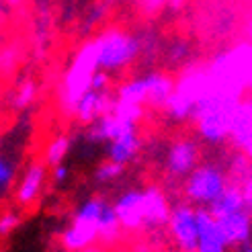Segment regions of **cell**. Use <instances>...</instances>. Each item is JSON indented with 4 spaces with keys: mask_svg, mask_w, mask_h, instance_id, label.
Segmentation results:
<instances>
[{
    "mask_svg": "<svg viewBox=\"0 0 252 252\" xmlns=\"http://www.w3.org/2000/svg\"><path fill=\"white\" fill-rule=\"evenodd\" d=\"M166 230L179 252H197V246H199L197 207L193 203H189V201H176V203H172Z\"/></svg>",
    "mask_w": 252,
    "mask_h": 252,
    "instance_id": "9c48e42d",
    "label": "cell"
},
{
    "mask_svg": "<svg viewBox=\"0 0 252 252\" xmlns=\"http://www.w3.org/2000/svg\"><path fill=\"white\" fill-rule=\"evenodd\" d=\"M98 68L107 74H119L131 68L142 58L140 35L123 27H105L94 37Z\"/></svg>",
    "mask_w": 252,
    "mask_h": 252,
    "instance_id": "5b68a950",
    "label": "cell"
},
{
    "mask_svg": "<svg viewBox=\"0 0 252 252\" xmlns=\"http://www.w3.org/2000/svg\"><path fill=\"white\" fill-rule=\"evenodd\" d=\"M115 107V91H88L74 111V121L80 127H91L93 123L103 119Z\"/></svg>",
    "mask_w": 252,
    "mask_h": 252,
    "instance_id": "5bb4252c",
    "label": "cell"
},
{
    "mask_svg": "<svg viewBox=\"0 0 252 252\" xmlns=\"http://www.w3.org/2000/svg\"><path fill=\"white\" fill-rule=\"evenodd\" d=\"M17 170H19V164L10 154L0 156V197L2 199H6V195L12 191V187L17 185L19 181Z\"/></svg>",
    "mask_w": 252,
    "mask_h": 252,
    "instance_id": "44dd1931",
    "label": "cell"
},
{
    "mask_svg": "<svg viewBox=\"0 0 252 252\" xmlns=\"http://www.w3.org/2000/svg\"><path fill=\"white\" fill-rule=\"evenodd\" d=\"M68 176H70V170H68V166L64 164V162H62V164L52 168V172H49V181H52V185H56V187H62L68 181Z\"/></svg>",
    "mask_w": 252,
    "mask_h": 252,
    "instance_id": "f1b7e54d",
    "label": "cell"
},
{
    "mask_svg": "<svg viewBox=\"0 0 252 252\" xmlns=\"http://www.w3.org/2000/svg\"><path fill=\"white\" fill-rule=\"evenodd\" d=\"M199 218V246L197 252H230V244L220 228L218 220L207 207H197Z\"/></svg>",
    "mask_w": 252,
    "mask_h": 252,
    "instance_id": "2e32d148",
    "label": "cell"
},
{
    "mask_svg": "<svg viewBox=\"0 0 252 252\" xmlns=\"http://www.w3.org/2000/svg\"><path fill=\"white\" fill-rule=\"evenodd\" d=\"M168 6H172L174 10H176V8H181V6H183V0H170V4H168Z\"/></svg>",
    "mask_w": 252,
    "mask_h": 252,
    "instance_id": "e575fe53",
    "label": "cell"
},
{
    "mask_svg": "<svg viewBox=\"0 0 252 252\" xmlns=\"http://www.w3.org/2000/svg\"><path fill=\"white\" fill-rule=\"evenodd\" d=\"M49 168L45 164V160H31L27 166L23 168V172L19 174V181L15 185V191H12V197H15V205L19 209H31L39 203V199L45 191V185L49 181Z\"/></svg>",
    "mask_w": 252,
    "mask_h": 252,
    "instance_id": "8fae6325",
    "label": "cell"
},
{
    "mask_svg": "<svg viewBox=\"0 0 252 252\" xmlns=\"http://www.w3.org/2000/svg\"><path fill=\"white\" fill-rule=\"evenodd\" d=\"M170 4V0H135V8L144 19H152L160 15Z\"/></svg>",
    "mask_w": 252,
    "mask_h": 252,
    "instance_id": "484cf974",
    "label": "cell"
},
{
    "mask_svg": "<svg viewBox=\"0 0 252 252\" xmlns=\"http://www.w3.org/2000/svg\"><path fill=\"white\" fill-rule=\"evenodd\" d=\"M140 150H142V135L140 129H133L107 144V158L121 166H127L137 158Z\"/></svg>",
    "mask_w": 252,
    "mask_h": 252,
    "instance_id": "ac0fdd59",
    "label": "cell"
},
{
    "mask_svg": "<svg viewBox=\"0 0 252 252\" xmlns=\"http://www.w3.org/2000/svg\"><path fill=\"white\" fill-rule=\"evenodd\" d=\"M242 98L244 96L236 93L213 86V91L199 100L191 117V125L195 127L199 140L209 146L228 144L236 111Z\"/></svg>",
    "mask_w": 252,
    "mask_h": 252,
    "instance_id": "6da1fadb",
    "label": "cell"
},
{
    "mask_svg": "<svg viewBox=\"0 0 252 252\" xmlns=\"http://www.w3.org/2000/svg\"><path fill=\"white\" fill-rule=\"evenodd\" d=\"M234 250H236V252H252V240H248V242H244V244H240V246H236Z\"/></svg>",
    "mask_w": 252,
    "mask_h": 252,
    "instance_id": "d6a6232c",
    "label": "cell"
},
{
    "mask_svg": "<svg viewBox=\"0 0 252 252\" xmlns=\"http://www.w3.org/2000/svg\"><path fill=\"white\" fill-rule=\"evenodd\" d=\"M93 91H111V74H107L105 70H98L93 78Z\"/></svg>",
    "mask_w": 252,
    "mask_h": 252,
    "instance_id": "f546056e",
    "label": "cell"
},
{
    "mask_svg": "<svg viewBox=\"0 0 252 252\" xmlns=\"http://www.w3.org/2000/svg\"><path fill=\"white\" fill-rule=\"evenodd\" d=\"M248 39H252V19H250V23H248Z\"/></svg>",
    "mask_w": 252,
    "mask_h": 252,
    "instance_id": "d590c367",
    "label": "cell"
},
{
    "mask_svg": "<svg viewBox=\"0 0 252 252\" xmlns=\"http://www.w3.org/2000/svg\"><path fill=\"white\" fill-rule=\"evenodd\" d=\"M216 220H218V223H220V228H221V232L225 236V240H228L230 248H236V246L252 240V211L248 207L223 213V216H220Z\"/></svg>",
    "mask_w": 252,
    "mask_h": 252,
    "instance_id": "9a60e30c",
    "label": "cell"
},
{
    "mask_svg": "<svg viewBox=\"0 0 252 252\" xmlns=\"http://www.w3.org/2000/svg\"><path fill=\"white\" fill-rule=\"evenodd\" d=\"M80 252H111V248H107L103 244H93V246H88L86 250H80Z\"/></svg>",
    "mask_w": 252,
    "mask_h": 252,
    "instance_id": "1f68e13d",
    "label": "cell"
},
{
    "mask_svg": "<svg viewBox=\"0 0 252 252\" xmlns=\"http://www.w3.org/2000/svg\"><path fill=\"white\" fill-rule=\"evenodd\" d=\"M213 91L207 60H191L174 76V93L162 109V115L172 123H191L199 100Z\"/></svg>",
    "mask_w": 252,
    "mask_h": 252,
    "instance_id": "7a4b0ae2",
    "label": "cell"
},
{
    "mask_svg": "<svg viewBox=\"0 0 252 252\" xmlns=\"http://www.w3.org/2000/svg\"><path fill=\"white\" fill-rule=\"evenodd\" d=\"M172 203L160 185L144 187V230L158 232L168 225Z\"/></svg>",
    "mask_w": 252,
    "mask_h": 252,
    "instance_id": "4fadbf2b",
    "label": "cell"
},
{
    "mask_svg": "<svg viewBox=\"0 0 252 252\" xmlns=\"http://www.w3.org/2000/svg\"><path fill=\"white\" fill-rule=\"evenodd\" d=\"M19 223H21V211H19V207L17 209H12V207L4 209L2 216H0V236L6 238L8 234H12V230H15Z\"/></svg>",
    "mask_w": 252,
    "mask_h": 252,
    "instance_id": "4316f807",
    "label": "cell"
},
{
    "mask_svg": "<svg viewBox=\"0 0 252 252\" xmlns=\"http://www.w3.org/2000/svg\"><path fill=\"white\" fill-rule=\"evenodd\" d=\"M35 96H37V82L31 80V78L23 80L17 86L15 94H12V100H10L12 111H25V109H29L31 103L35 100Z\"/></svg>",
    "mask_w": 252,
    "mask_h": 252,
    "instance_id": "7402d4cb",
    "label": "cell"
},
{
    "mask_svg": "<svg viewBox=\"0 0 252 252\" xmlns=\"http://www.w3.org/2000/svg\"><path fill=\"white\" fill-rule=\"evenodd\" d=\"M238 187L242 189V195H244V201H246V207L252 211V172H250Z\"/></svg>",
    "mask_w": 252,
    "mask_h": 252,
    "instance_id": "4dcf8cb0",
    "label": "cell"
},
{
    "mask_svg": "<svg viewBox=\"0 0 252 252\" xmlns=\"http://www.w3.org/2000/svg\"><path fill=\"white\" fill-rule=\"evenodd\" d=\"M88 129V140L94 142V144H109L113 140H117V137L129 133L133 129H140V123H133L129 119H125L121 115H117V113H109V115H105L103 119H98L96 123H93Z\"/></svg>",
    "mask_w": 252,
    "mask_h": 252,
    "instance_id": "e0dca14e",
    "label": "cell"
},
{
    "mask_svg": "<svg viewBox=\"0 0 252 252\" xmlns=\"http://www.w3.org/2000/svg\"><path fill=\"white\" fill-rule=\"evenodd\" d=\"M98 70L100 68H98L94 39L86 37L76 47V52L72 54V60L58 86V107L64 117L68 119L74 117V111H76L80 98L91 91L93 78Z\"/></svg>",
    "mask_w": 252,
    "mask_h": 252,
    "instance_id": "3957f363",
    "label": "cell"
},
{
    "mask_svg": "<svg viewBox=\"0 0 252 252\" xmlns=\"http://www.w3.org/2000/svg\"><path fill=\"white\" fill-rule=\"evenodd\" d=\"M168 62L176 68H183L185 64H189V43L185 39H176L174 43H170L168 47Z\"/></svg>",
    "mask_w": 252,
    "mask_h": 252,
    "instance_id": "d4e9b609",
    "label": "cell"
},
{
    "mask_svg": "<svg viewBox=\"0 0 252 252\" xmlns=\"http://www.w3.org/2000/svg\"><path fill=\"white\" fill-rule=\"evenodd\" d=\"M21 2H23V0H2L4 8H19V6H21Z\"/></svg>",
    "mask_w": 252,
    "mask_h": 252,
    "instance_id": "836d02e7",
    "label": "cell"
},
{
    "mask_svg": "<svg viewBox=\"0 0 252 252\" xmlns=\"http://www.w3.org/2000/svg\"><path fill=\"white\" fill-rule=\"evenodd\" d=\"M68 152H70V135L68 133H56L43 150V160L49 168H54L66 160Z\"/></svg>",
    "mask_w": 252,
    "mask_h": 252,
    "instance_id": "ffe728a7",
    "label": "cell"
},
{
    "mask_svg": "<svg viewBox=\"0 0 252 252\" xmlns=\"http://www.w3.org/2000/svg\"><path fill=\"white\" fill-rule=\"evenodd\" d=\"M207 68L216 88L240 96L252 93V39H242L221 47L207 60Z\"/></svg>",
    "mask_w": 252,
    "mask_h": 252,
    "instance_id": "277c9868",
    "label": "cell"
},
{
    "mask_svg": "<svg viewBox=\"0 0 252 252\" xmlns=\"http://www.w3.org/2000/svg\"><path fill=\"white\" fill-rule=\"evenodd\" d=\"M230 185L228 168L218 162H199L181 185L183 197L195 207H211Z\"/></svg>",
    "mask_w": 252,
    "mask_h": 252,
    "instance_id": "ba28073f",
    "label": "cell"
},
{
    "mask_svg": "<svg viewBox=\"0 0 252 252\" xmlns=\"http://www.w3.org/2000/svg\"><path fill=\"white\" fill-rule=\"evenodd\" d=\"M109 8H111V4L107 2V0H100V2H94V4H93L91 12H88V19H86V23H84V35H86V31L91 33V29L94 27V25H98L100 21L107 17Z\"/></svg>",
    "mask_w": 252,
    "mask_h": 252,
    "instance_id": "83f0119b",
    "label": "cell"
},
{
    "mask_svg": "<svg viewBox=\"0 0 252 252\" xmlns=\"http://www.w3.org/2000/svg\"><path fill=\"white\" fill-rule=\"evenodd\" d=\"M174 93V76L168 72L152 70L142 76H131L115 88V98L121 103L142 105L146 109L162 111Z\"/></svg>",
    "mask_w": 252,
    "mask_h": 252,
    "instance_id": "8992f818",
    "label": "cell"
},
{
    "mask_svg": "<svg viewBox=\"0 0 252 252\" xmlns=\"http://www.w3.org/2000/svg\"><path fill=\"white\" fill-rule=\"evenodd\" d=\"M109 201L103 197H88L74 211L68 225L60 232V246L64 252H80L88 246L98 244V221Z\"/></svg>",
    "mask_w": 252,
    "mask_h": 252,
    "instance_id": "52a82bcc",
    "label": "cell"
},
{
    "mask_svg": "<svg viewBox=\"0 0 252 252\" xmlns=\"http://www.w3.org/2000/svg\"><path fill=\"white\" fill-rule=\"evenodd\" d=\"M125 234H144V189H125L113 201Z\"/></svg>",
    "mask_w": 252,
    "mask_h": 252,
    "instance_id": "7c38bea8",
    "label": "cell"
},
{
    "mask_svg": "<svg viewBox=\"0 0 252 252\" xmlns=\"http://www.w3.org/2000/svg\"><path fill=\"white\" fill-rule=\"evenodd\" d=\"M123 234H125V230L117 218L115 209H113V203H107L103 216H100V221H98V244L113 248L121 242Z\"/></svg>",
    "mask_w": 252,
    "mask_h": 252,
    "instance_id": "d6986e66",
    "label": "cell"
},
{
    "mask_svg": "<svg viewBox=\"0 0 252 252\" xmlns=\"http://www.w3.org/2000/svg\"><path fill=\"white\" fill-rule=\"evenodd\" d=\"M125 166L117 164V162H113V160H105V162H100V164L96 166L94 170V181L98 185H107V183H113V181H117L119 176L123 174Z\"/></svg>",
    "mask_w": 252,
    "mask_h": 252,
    "instance_id": "603a6c76",
    "label": "cell"
},
{
    "mask_svg": "<svg viewBox=\"0 0 252 252\" xmlns=\"http://www.w3.org/2000/svg\"><path fill=\"white\" fill-rule=\"evenodd\" d=\"M201 162L199 144L191 137H179L174 140L164 152V174L174 185H183V181L191 174Z\"/></svg>",
    "mask_w": 252,
    "mask_h": 252,
    "instance_id": "30bf717a",
    "label": "cell"
},
{
    "mask_svg": "<svg viewBox=\"0 0 252 252\" xmlns=\"http://www.w3.org/2000/svg\"><path fill=\"white\" fill-rule=\"evenodd\" d=\"M21 54H23V49L17 41H12L8 45L2 47V76H8V74H12V70H15L17 66V62L21 60Z\"/></svg>",
    "mask_w": 252,
    "mask_h": 252,
    "instance_id": "cb8c5ba5",
    "label": "cell"
}]
</instances>
